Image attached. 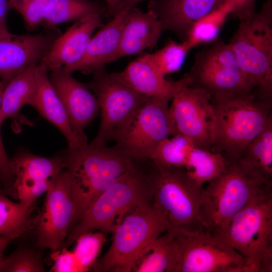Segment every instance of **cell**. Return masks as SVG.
I'll list each match as a JSON object with an SVG mask.
<instances>
[{"label":"cell","mask_w":272,"mask_h":272,"mask_svg":"<svg viewBox=\"0 0 272 272\" xmlns=\"http://www.w3.org/2000/svg\"><path fill=\"white\" fill-rule=\"evenodd\" d=\"M58 155L70 176L75 203L71 229L98 196L135 163L115 145L67 147Z\"/></svg>","instance_id":"6da1fadb"},{"label":"cell","mask_w":272,"mask_h":272,"mask_svg":"<svg viewBox=\"0 0 272 272\" xmlns=\"http://www.w3.org/2000/svg\"><path fill=\"white\" fill-rule=\"evenodd\" d=\"M135 161L132 168L119 177L85 211L70 230L62 247H67L86 232L113 233L123 218L138 206L152 201V177L155 166L149 171Z\"/></svg>","instance_id":"7a4b0ae2"},{"label":"cell","mask_w":272,"mask_h":272,"mask_svg":"<svg viewBox=\"0 0 272 272\" xmlns=\"http://www.w3.org/2000/svg\"><path fill=\"white\" fill-rule=\"evenodd\" d=\"M211 101L214 118L211 151L238 161L272 120V103L252 92Z\"/></svg>","instance_id":"3957f363"},{"label":"cell","mask_w":272,"mask_h":272,"mask_svg":"<svg viewBox=\"0 0 272 272\" xmlns=\"http://www.w3.org/2000/svg\"><path fill=\"white\" fill-rule=\"evenodd\" d=\"M200 195L198 219L204 231L216 236L252 199L272 189L238 161H229Z\"/></svg>","instance_id":"277c9868"},{"label":"cell","mask_w":272,"mask_h":272,"mask_svg":"<svg viewBox=\"0 0 272 272\" xmlns=\"http://www.w3.org/2000/svg\"><path fill=\"white\" fill-rule=\"evenodd\" d=\"M239 21L228 44L254 95L272 103V0Z\"/></svg>","instance_id":"5b68a950"},{"label":"cell","mask_w":272,"mask_h":272,"mask_svg":"<svg viewBox=\"0 0 272 272\" xmlns=\"http://www.w3.org/2000/svg\"><path fill=\"white\" fill-rule=\"evenodd\" d=\"M216 237L243 257L249 272H271L272 189L252 199Z\"/></svg>","instance_id":"8992f818"},{"label":"cell","mask_w":272,"mask_h":272,"mask_svg":"<svg viewBox=\"0 0 272 272\" xmlns=\"http://www.w3.org/2000/svg\"><path fill=\"white\" fill-rule=\"evenodd\" d=\"M170 228L164 215L152 202L138 206L116 228L110 246L92 270L131 272L143 250Z\"/></svg>","instance_id":"52a82bcc"},{"label":"cell","mask_w":272,"mask_h":272,"mask_svg":"<svg viewBox=\"0 0 272 272\" xmlns=\"http://www.w3.org/2000/svg\"><path fill=\"white\" fill-rule=\"evenodd\" d=\"M155 166L152 204L164 215L171 228L204 231L198 219L203 187L181 169Z\"/></svg>","instance_id":"ba28073f"},{"label":"cell","mask_w":272,"mask_h":272,"mask_svg":"<svg viewBox=\"0 0 272 272\" xmlns=\"http://www.w3.org/2000/svg\"><path fill=\"white\" fill-rule=\"evenodd\" d=\"M170 230L176 255L173 272H249L243 257L220 238L203 231Z\"/></svg>","instance_id":"9c48e42d"},{"label":"cell","mask_w":272,"mask_h":272,"mask_svg":"<svg viewBox=\"0 0 272 272\" xmlns=\"http://www.w3.org/2000/svg\"><path fill=\"white\" fill-rule=\"evenodd\" d=\"M189 85L220 99L249 93L253 89L245 77L228 43L217 40L197 52L190 72Z\"/></svg>","instance_id":"30bf717a"},{"label":"cell","mask_w":272,"mask_h":272,"mask_svg":"<svg viewBox=\"0 0 272 272\" xmlns=\"http://www.w3.org/2000/svg\"><path fill=\"white\" fill-rule=\"evenodd\" d=\"M87 87L98 102L100 122L97 134L91 144L105 146L113 141L139 108L149 98L137 92L120 76L108 73L104 67L93 73Z\"/></svg>","instance_id":"8fae6325"},{"label":"cell","mask_w":272,"mask_h":272,"mask_svg":"<svg viewBox=\"0 0 272 272\" xmlns=\"http://www.w3.org/2000/svg\"><path fill=\"white\" fill-rule=\"evenodd\" d=\"M169 100L149 98L136 111L113 141L134 161L149 159L158 146L176 132Z\"/></svg>","instance_id":"7c38bea8"},{"label":"cell","mask_w":272,"mask_h":272,"mask_svg":"<svg viewBox=\"0 0 272 272\" xmlns=\"http://www.w3.org/2000/svg\"><path fill=\"white\" fill-rule=\"evenodd\" d=\"M149 159L159 168L183 170L202 187L219 175L229 161L222 154L202 148L179 134L161 142Z\"/></svg>","instance_id":"4fadbf2b"},{"label":"cell","mask_w":272,"mask_h":272,"mask_svg":"<svg viewBox=\"0 0 272 272\" xmlns=\"http://www.w3.org/2000/svg\"><path fill=\"white\" fill-rule=\"evenodd\" d=\"M74 212L70 176L62 169L46 192L34 225L37 247L51 251L61 248L70 231Z\"/></svg>","instance_id":"5bb4252c"},{"label":"cell","mask_w":272,"mask_h":272,"mask_svg":"<svg viewBox=\"0 0 272 272\" xmlns=\"http://www.w3.org/2000/svg\"><path fill=\"white\" fill-rule=\"evenodd\" d=\"M189 83L183 85L171 99L170 116L177 134L211 151L214 118L211 97Z\"/></svg>","instance_id":"9a60e30c"},{"label":"cell","mask_w":272,"mask_h":272,"mask_svg":"<svg viewBox=\"0 0 272 272\" xmlns=\"http://www.w3.org/2000/svg\"><path fill=\"white\" fill-rule=\"evenodd\" d=\"M10 164L14 182L9 195L29 207L34 206L37 199L46 193L63 169L59 155L41 157L24 149L10 159Z\"/></svg>","instance_id":"2e32d148"},{"label":"cell","mask_w":272,"mask_h":272,"mask_svg":"<svg viewBox=\"0 0 272 272\" xmlns=\"http://www.w3.org/2000/svg\"><path fill=\"white\" fill-rule=\"evenodd\" d=\"M50 72V82L64 106L74 132L88 142L85 129L100 112L97 98L86 84L74 78L62 67Z\"/></svg>","instance_id":"e0dca14e"},{"label":"cell","mask_w":272,"mask_h":272,"mask_svg":"<svg viewBox=\"0 0 272 272\" xmlns=\"http://www.w3.org/2000/svg\"><path fill=\"white\" fill-rule=\"evenodd\" d=\"M59 36L54 32L0 38V78L7 84L30 66L39 63Z\"/></svg>","instance_id":"ac0fdd59"},{"label":"cell","mask_w":272,"mask_h":272,"mask_svg":"<svg viewBox=\"0 0 272 272\" xmlns=\"http://www.w3.org/2000/svg\"><path fill=\"white\" fill-rule=\"evenodd\" d=\"M101 25V14L87 15L54 41L39 62L48 71L75 64L83 57L92 35Z\"/></svg>","instance_id":"d6986e66"},{"label":"cell","mask_w":272,"mask_h":272,"mask_svg":"<svg viewBox=\"0 0 272 272\" xmlns=\"http://www.w3.org/2000/svg\"><path fill=\"white\" fill-rule=\"evenodd\" d=\"M225 4V0H150L149 9L156 14L163 30L174 32L183 41L197 21Z\"/></svg>","instance_id":"ffe728a7"},{"label":"cell","mask_w":272,"mask_h":272,"mask_svg":"<svg viewBox=\"0 0 272 272\" xmlns=\"http://www.w3.org/2000/svg\"><path fill=\"white\" fill-rule=\"evenodd\" d=\"M47 70L38 64L35 67V89L30 105L63 135L68 147L76 148L88 143L74 132L64 106L53 88Z\"/></svg>","instance_id":"44dd1931"},{"label":"cell","mask_w":272,"mask_h":272,"mask_svg":"<svg viewBox=\"0 0 272 272\" xmlns=\"http://www.w3.org/2000/svg\"><path fill=\"white\" fill-rule=\"evenodd\" d=\"M156 14L149 9L144 12L136 7L128 13L122 29L119 46L110 62L121 57L136 54L157 44L162 31Z\"/></svg>","instance_id":"7402d4cb"},{"label":"cell","mask_w":272,"mask_h":272,"mask_svg":"<svg viewBox=\"0 0 272 272\" xmlns=\"http://www.w3.org/2000/svg\"><path fill=\"white\" fill-rule=\"evenodd\" d=\"M131 9L124 8L116 13L112 19L91 38L82 59L63 69L71 74L76 71L89 74L110 62L119 46L123 26Z\"/></svg>","instance_id":"603a6c76"},{"label":"cell","mask_w":272,"mask_h":272,"mask_svg":"<svg viewBox=\"0 0 272 272\" xmlns=\"http://www.w3.org/2000/svg\"><path fill=\"white\" fill-rule=\"evenodd\" d=\"M118 74L126 83L140 93L149 98L169 101L189 81L186 75L177 81L166 80L156 67L149 54L132 61Z\"/></svg>","instance_id":"cb8c5ba5"},{"label":"cell","mask_w":272,"mask_h":272,"mask_svg":"<svg viewBox=\"0 0 272 272\" xmlns=\"http://www.w3.org/2000/svg\"><path fill=\"white\" fill-rule=\"evenodd\" d=\"M30 66L12 79L3 91L0 108L2 123L8 118L13 120V127L18 125L19 113L23 106L30 105L35 89V67Z\"/></svg>","instance_id":"d4e9b609"},{"label":"cell","mask_w":272,"mask_h":272,"mask_svg":"<svg viewBox=\"0 0 272 272\" xmlns=\"http://www.w3.org/2000/svg\"><path fill=\"white\" fill-rule=\"evenodd\" d=\"M176 249L170 229L150 243L142 252L133 272H172Z\"/></svg>","instance_id":"484cf974"},{"label":"cell","mask_w":272,"mask_h":272,"mask_svg":"<svg viewBox=\"0 0 272 272\" xmlns=\"http://www.w3.org/2000/svg\"><path fill=\"white\" fill-rule=\"evenodd\" d=\"M238 161L261 180L272 185V120Z\"/></svg>","instance_id":"4316f807"},{"label":"cell","mask_w":272,"mask_h":272,"mask_svg":"<svg viewBox=\"0 0 272 272\" xmlns=\"http://www.w3.org/2000/svg\"><path fill=\"white\" fill-rule=\"evenodd\" d=\"M34 206L26 207L15 202L0 191V236L19 237L34 226Z\"/></svg>","instance_id":"83f0119b"},{"label":"cell","mask_w":272,"mask_h":272,"mask_svg":"<svg viewBox=\"0 0 272 272\" xmlns=\"http://www.w3.org/2000/svg\"><path fill=\"white\" fill-rule=\"evenodd\" d=\"M102 10L100 5L90 0H50L42 23L51 28L57 24L76 21L90 14H101Z\"/></svg>","instance_id":"f1b7e54d"},{"label":"cell","mask_w":272,"mask_h":272,"mask_svg":"<svg viewBox=\"0 0 272 272\" xmlns=\"http://www.w3.org/2000/svg\"><path fill=\"white\" fill-rule=\"evenodd\" d=\"M232 9V5L226 3L219 10L197 21L191 27L184 40L189 47L191 49L217 40L222 27Z\"/></svg>","instance_id":"f546056e"},{"label":"cell","mask_w":272,"mask_h":272,"mask_svg":"<svg viewBox=\"0 0 272 272\" xmlns=\"http://www.w3.org/2000/svg\"><path fill=\"white\" fill-rule=\"evenodd\" d=\"M190 49L184 41L178 43L170 40L160 50L149 54V56L159 72L165 77L181 68Z\"/></svg>","instance_id":"4dcf8cb0"},{"label":"cell","mask_w":272,"mask_h":272,"mask_svg":"<svg viewBox=\"0 0 272 272\" xmlns=\"http://www.w3.org/2000/svg\"><path fill=\"white\" fill-rule=\"evenodd\" d=\"M106 241L105 233L90 231L80 235L75 242V256L85 272L92 269Z\"/></svg>","instance_id":"1f68e13d"},{"label":"cell","mask_w":272,"mask_h":272,"mask_svg":"<svg viewBox=\"0 0 272 272\" xmlns=\"http://www.w3.org/2000/svg\"><path fill=\"white\" fill-rule=\"evenodd\" d=\"M44 271L41 254L29 247H19L0 261V272Z\"/></svg>","instance_id":"d6a6232c"},{"label":"cell","mask_w":272,"mask_h":272,"mask_svg":"<svg viewBox=\"0 0 272 272\" xmlns=\"http://www.w3.org/2000/svg\"><path fill=\"white\" fill-rule=\"evenodd\" d=\"M50 0H8L11 9L22 17L26 27L34 29L42 23Z\"/></svg>","instance_id":"836d02e7"},{"label":"cell","mask_w":272,"mask_h":272,"mask_svg":"<svg viewBox=\"0 0 272 272\" xmlns=\"http://www.w3.org/2000/svg\"><path fill=\"white\" fill-rule=\"evenodd\" d=\"M50 257L53 262L51 272H85L73 251L66 247L52 250Z\"/></svg>","instance_id":"e575fe53"},{"label":"cell","mask_w":272,"mask_h":272,"mask_svg":"<svg viewBox=\"0 0 272 272\" xmlns=\"http://www.w3.org/2000/svg\"><path fill=\"white\" fill-rule=\"evenodd\" d=\"M6 85L4 81H0V108L3 91ZM2 123L0 121V185L1 190L9 195L13 185L14 177L10 167V159L7 155L1 136Z\"/></svg>","instance_id":"d590c367"},{"label":"cell","mask_w":272,"mask_h":272,"mask_svg":"<svg viewBox=\"0 0 272 272\" xmlns=\"http://www.w3.org/2000/svg\"><path fill=\"white\" fill-rule=\"evenodd\" d=\"M256 0H225L232 6L230 14L233 17L242 20L253 14L255 11Z\"/></svg>","instance_id":"8d00e7d4"},{"label":"cell","mask_w":272,"mask_h":272,"mask_svg":"<svg viewBox=\"0 0 272 272\" xmlns=\"http://www.w3.org/2000/svg\"><path fill=\"white\" fill-rule=\"evenodd\" d=\"M11 9L8 0H0V38L10 35L7 26V18L9 11Z\"/></svg>","instance_id":"74e56055"},{"label":"cell","mask_w":272,"mask_h":272,"mask_svg":"<svg viewBox=\"0 0 272 272\" xmlns=\"http://www.w3.org/2000/svg\"><path fill=\"white\" fill-rule=\"evenodd\" d=\"M126 0H105L106 10L109 15L114 16L120 9Z\"/></svg>","instance_id":"f35d334b"},{"label":"cell","mask_w":272,"mask_h":272,"mask_svg":"<svg viewBox=\"0 0 272 272\" xmlns=\"http://www.w3.org/2000/svg\"><path fill=\"white\" fill-rule=\"evenodd\" d=\"M17 238L16 236H0V261L4 257V253L8 245Z\"/></svg>","instance_id":"ab89813d"},{"label":"cell","mask_w":272,"mask_h":272,"mask_svg":"<svg viewBox=\"0 0 272 272\" xmlns=\"http://www.w3.org/2000/svg\"><path fill=\"white\" fill-rule=\"evenodd\" d=\"M146 1L150 0H126L122 5L120 10L126 8L131 9L133 7H135L136 5L138 4Z\"/></svg>","instance_id":"60d3db41"},{"label":"cell","mask_w":272,"mask_h":272,"mask_svg":"<svg viewBox=\"0 0 272 272\" xmlns=\"http://www.w3.org/2000/svg\"><path fill=\"white\" fill-rule=\"evenodd\" d=\"M103 1H105V0H103Z\"/></svg>","instance_id":"b9f144b4"}]
</instances>
